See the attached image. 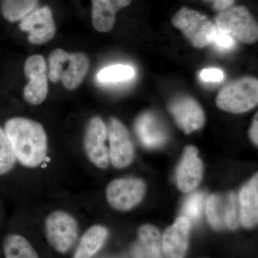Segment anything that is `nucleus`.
<instances>
[{"label":"nucleus","mask_w":258,"mask_h":258,"mask_svg":"<svg viewBox=\"0 0 258 258\" xmlns=\"http://www.w3.org/2000/svg\"><path fill=\"white\" fill-rule=\"evenodd\" d=\"M13 152L22 165L36 168L47 158L48 141L43 125L36 120L13 117L5 122V128Z\"/></svg>","instance_id":"f257e3e1"},{"label":"nucleus","mask_w":258,"mask_h":258,"mask_svg":"<svg viewBox=\"0 0 258 258\" xmlns=\"http://www.w3.org/2000/svg\"><path fill=\"white\" fill-rule=\"evenodd\" d=\"M48 66L51 81H60L66 89L74 90L79 87L87 76L90 60L84 52H68L57 48L49 55Z\"/></svg>","instance_id":"f03ea898"},{"label":"nucleus","mask_w":258,"mask_h":258,"mask_svg":"<svg viewBox=\"0 0 258 258\" xmlns=\"http://www.w3.org/2000/svg\"><path fill=\"white\" fill-rule=\"evenodd\" d=\"M258 103V81L253 77L235 80L222 88L216 104L222 111L242 113L252 109Z\"/></svg>","instance_id":"7ed1b4c3"},{"label":"nucleus","mask_w":258,"mask_h":258,"mask_svg":"<svg viewBox=\"0 0 258 258\" xmlns=\"http://www.w3.org/2000/svg\"><path fill=\"white\" fill-rule=\"evenodd\" d=\"M215 25L218 31L242 43L257 41V22L245 7L237 6L222 11L215 18Z\"/></svg>","instance_id":"20e7f679"},{"label":"nucleus","mask_w":258,"mask_h":258,"mask_svg":"<svg viewBox=\"0 0 258 258\" xmlns=\"http://www.w3.org/2000/svg\"><path fill=\"white\" fill-rule=\"evenodd\" d=\"M171 23L198 48L211 44L217 30L215 24L206 15L187 7L181 8L173 17Z\"/></svg>","instance_id":"39448f33"},{"label":"nucleus","mask_w":258,"mask_h":258,"mask_svg":"<svg viewBox=\"0 0 258 258\" xmlns=\"http://www.w3.org/2000/svg\"><path fill=\"white\" fill-rule=\"evenodd\" d=\"M45 230L48 243L61 254L69 252L79 235L77 220L69 212L62 210L52 212L46 217Z\"/></svg>","instance_id":"423d86ee"},{"label":"nucleus","mask_w":258,"mask_h":258,"mask_svg":"<svg viewBox=\"0 0 258 258\" xmlns=\"http://www.w3.org/2000/svg\"><path fill=\"white\" fill-rule=\"evenodd\" d=\"M207 217L215 230H235L240 225V209L235 193L215 194L208 198Z\"/></svg>","instance_id":"0eeeda50"},{"label":"nucleus","mask_w":258,"mask_h":258,"mask_svg":"<svg viewBox=\"0 0 258 258\" xmlns=\"http://www.w3.org/2000/svg\"><path fill=\"white\" fill-rule=\"evenodd\" d=\"M107 139L108 129L101 117L96 115L90 118L85 128L83 147L88 160L99 169H106L110 164Z\"/></svg>","instance_id":"6e6552de"},{"label":"nucleus","mask_w":258,"mask_h":258,"mask_svg":"<svg viewBox=\"0 0 258 258\" xmlns=\"http://www.w3.org/2000/svg\"><path fill=\"white\" fill-rule=\"evenodd\" d=\"M146 184L136 178H121L113 180L107 186V201L112 208L118 211L132 210L143 200Z\"/></svg>","instance_id":"1a4fd4ad"},{"label":"nucleus","mask_w":258,"mask_h":258,"mask_svg":"<svg viewBox=\"0 0 258 258\" xmlns=\"http://www.w3.org/2000/svg\"><path fill=\"white\" fill-rule=\"evenodd\" d=\"M24 74L28 79V84L24 88V98L29 104H41L48 93V76L45 57L41 55L28 57L24 64Z\"/></svg>","instance_id":"9d476101"},{"label":"nucleus","mask_w":258,"mask_h":258,"mask_svg":"<svg viewBox=\"0 0 258 258\" xmlns=\"http://www.w3.org/2000/svg\"><path fill=\"white\" fill-rule=\"evenodd\" d=\"M110 162L115 169L126 168L133 162L134 147L128 129L116 118H111L108 123Z\"/></svg>","instance_id":"9b49d317"},{"label":"nucleus","mask_w":258,"mask_h":258,"mask_svg":"<svg viewBox=\"0 0 258 258\" xmlns=\"http://www.w3.org/2000/svg\"><path fill=\"white\" fill-rule=\"evenodd\" d=\"M19 28L28 32V41L32 45H42L55 37L56 26L52 10L49 6L35 8L20 20Z\"/></svg>","instance_id":"f8f14e48"},{"label":"nucleus","mask_w":258,"mask_h":258,"mask_svg":"<svg viewBox=\"0 0 258 258\" xmlns=\"http://www.w3.org/2000/svg\"><path fill=\"white\" fill-rule=\"evenodd\" d=\"M169 111L178 126L186 134L199 130L205 124L203 108L192 97H176L169 103Z\"/></svg>","instance_id":"ddd939ff"},{"label":"nucleus","mask_w":258,"mask_h":258,"mask_svg":"<svg viewBox=\"0 0 258 258\" xmlns=\"http://www.w3.org/2000/svg\"><path fill=\"white\" fill-rule=\"evenodd\" d=\"M203 161L198 157V150L194 146H187L176 168V180L178 188L184 193L196 189L203 178Z\"/></svg>","instance_id":"4468645a"},{"label":"nucleus","mask_w":258,"mask_h":258,"mask_svg":"<svg viewBox=\"0 0 258 258\" xmlns=\"http://www.w3.org/2000/svg\"><path fill=\"white\" fill-rule=\"evenodd\" d=\"M191 223L186 217H178L161 237L164 258H184L189 247Z\"/></svg>","instance_id":"2eb2a0df"},{"label":"nucleus","mask_w":258,"mask_h":258,"mask_svg":"<svg viewBox=\"0 0 258 258\" xmlns=\"http://www.w3.org/2000/svg\"><path fill=\"white\" fill-rule=\"evenodd\" d=\"M135 132L142 145L147 149L163 147L168 139V134L161 120L153 113L146 112L136 120Z\"/></svg>","instance_id":"dca6fc26"},{"label":"nucleus","mask_w":258,"mask_h":258,"mask_svg":"<svg viewBox=\"0 0 258 258\" xmlns=\"http://www.w3.org/2000/svg\"><path fill=\"white\" fill-rule=\"evenodd\" d=\"M132 0H91L92 25L97 31L108 32L114 26L118 10L126 8Z\"/></svg>","instance_id":"f3484780"},{"label":"nucleus","mask_w":258,"mask_h":258,"mask_svg":"<svg viewBox=\"0 0 258 258\" xmlns=\"http://www.w3.org/2000/svg\"><path fill=\"white\" fill-rule=\"evenodd\" d=\"M240 224L245 228H252L258 221V174L241 189L239 195Z\"/></svg>","instance_id":"a211bd4d"},{"label":"nucleus","mask_w":258,"mask_h":258,"mask_svg":"<svg viewBox=\"0 0 258 258\" xmlns=\"http://www.w3.org/2000/svg\"><path fill=\"white\" fill-rule=\"evenodd\" d=\"M138 241L132 249L134 258H163L159 231L154 226L144 225L139 230Z\"/></svg>","instance_id":"6ab92c4d"},{"label":"nucleus","mask_w":258,"mask_h":258,"mask_svg":"<svg viewBox=\"0 0 258 258\" xmlns=\"http://www.w3.org/2000/svg\"><path fill=\"white\" fill-rule=\"evenodd\" d=\"M108 235V231L103 226L90 227L81 237L74 258H93L102 248Z\"/></svg>","instance_id":"aec40b11"},{"label":"nucleus","mask_w":258,"mask_h":258,"mask_svg":"<svg viewBox=\"0 0 258 258\" xmlns=\"http://www.w3.org/2000/svg\"><path fill=\"white\" fill-rule=\"evenodd\" d=\"M40 0H0V13L10 23L20 21L37 8Z\"/></svg>","instance_id":"412c9836"},{"label":"nucleus","mask_w":258,"mask_h":258,"mask_svg":"<svg viewBox=\"0 0 258 258\" xmlns=\"http://www.w3.org/2000/svg\"><path fill=\"white\" fill-rule=\"evenodd\" d=\"M3 250L5 258H40L30 242L18 234L7 236Z\"/></svg>","instance_id":"4be33fe9"},{"label":"nucleus","mask_w":258,"mask_h":258,"mask_svg":"<svg viewBox=\"0 0 258 258\" xmlns=\"http://www.w3.org/2000/svg\"><path fill=\"white\" fill-rule=\"evenodd\" d=\"M134 76L135 71L131 66L115 64L102 69L97 78L101 83H118L132 79Z\"/></svg>","instance_id":"5701e85b"},{"label":"nucleus","mask_w":258,"mask_h":258,"mask_svg":"<svg viewBox=\"0 0 258 258\" xmlns=\"http://www.w3.org/2000/svg\"><path fill=\"white\" fill-rule=\"evenodd\" d=\"M17 159L5 130L0 127V176L14 169Z\"/></svg>","instance_id":"b1692460"},{"label":"nucleus","mask_w":258,"mask_h":258,"mask_svg":"<svg viewBox=\"0 0 258 258\" xmlns=\"http://www.w3.org/2000/svg\"><path fill=\"white\" fill-rule=\"evenodd\" d=\"M203 195L196 192L186 199L182 209V216L186 217L191 223L197 222L203 212Z\"/></svg>","instance_id":"393cba45"},{"label":"nucleus","mask_w":258,"mask_h":258,"mask_svg":"<svg viewBox=\"0 0 258 258\" xmlns=\"http://www.w3.org/2000/svg\"><path fill=\"white\" fill-rule=\"evenodd\" d=\"M217 29V28H216ZM211 44H213L216 48L221 51L231 50L235 46V40L230 35L216 30Z\"/></svg>","instance_id":"a878e982"},{"label":"nucleus","mask_w":258,"mask_h":258,"mask_svg":"<svg viewBox=\"0 0 258 258\" xmlns=\"http://www.w3.org/2000/svg\"><path fill=\"white\" fill-rule=\"evenodd\" d=\"M200 76L205 82H221L224 79L223 72L217 69H204L200 73Z\"/></svg>","instance_id":"bb28decb"},{"label":"nucleus","mask_w":258,"mask_h":258,"mask_svg":"<svg viewBox=\"0 0 258 258\" xmlns=\"http://www.w3.org/2000/svg\"><path fill=\"white\" fill-rule=\"evenodd\" d=\"M258 115L257 113L254 115L253 121L249 128V135L251 141L253 142L254 145L257 146L258 144Z\"/></svg>","instance_id":"cd10ccee"},{"label":"nucleus","mask_w":258,"mask_h":258,"mask_svg":"<svg viewBox=\"0 0 258 258\" xmlns=\"http://www.w3.org/2000/svg\"><path fill=\"white\" fill-rule=\"evenodd\" d=\"M207 1H212L214 3H215V2L219 1V0H207Z\"/></svg>","instance_id":"c85d7f7f"}]
</instances>
